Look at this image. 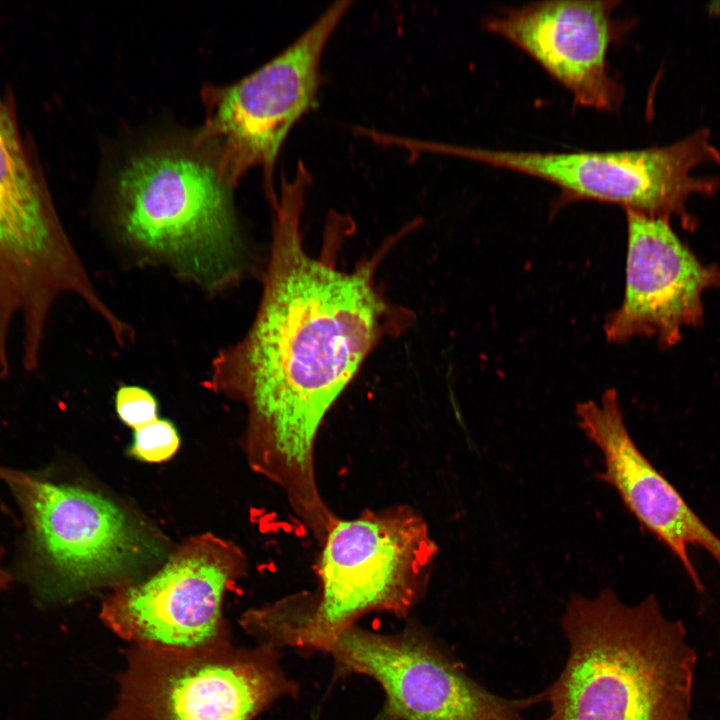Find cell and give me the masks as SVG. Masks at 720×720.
<instances>
[{
	"mask_svg": "<svg viewBox=\"0 0 720 720\" xmlns=\"http://www.w3.org/2000/svg\"><path fill=\"white\" fill-rule=\"evenodd\" d=\"M310 182L300 167L270 199V255L255 317L217 353L205 384L245 407L250 467L284 490L306 527H318L331 515L315 477L318 431L391 311L376 289V257L346 271L307 253L301 216Z\"/></svg>",
	"mask_w": 720,
	"mask_h": 720,
	"instance_id": "cell-1",
	"label": "cell"
},
{
	"mask_svg": "<svg viewBox=\"0 0 720 720\" xmlns=\"http://www.w3.org/2000/svg\"><path fill=\"white\" fill-rule=\"evenodd\" d=\"M561 628L568 656L542 692V720H692L697 654L654 595L636 605L608 588L573 595Z\"/></svg>",
	"mask_w": 720,
	"mask_h": 720,
	"instance_id": "cell-2",
	"label": "cell"
},
{
	"mask_svg": "<svg viewBox=\"0 0 720 720\" xmlns=\"http://www.w3.org/2000/svg\"><path fill=\"white\" fill-rule=\"evenodd\" d=\"M321 546L316 592L248 611L246 631L259 643L327 652L368 612L404 617L423 597L437 554L422 516L404 505L337 517Z\"/></svg>",
	"mask_w": 720,
	"mask_h": 720,
	"instance_id": "cell-3",
	"label": "cell"
},
{
	"mask_svg": "<svg viewBox=\"0 0 720 720\" xmlns=\"http://www.w3.org/2000/svg\"><path fill=\"white\" fill-rule=\"evenodd\" d=\"M230 188L192 141L149 145L116 177L114 223L144 258L206 292H221L242 278L247 264Z\"/></svg>",
	"mask_w": 720,
	"mask_h": 720,
	"instance_id": "cell-4",
	"label": "cell"
},
{
	"mask_svg": "<svg viewBox=\"0 0 720 720\" xmlns=\"http://www.w3.org/2000/svg\"><path fill=\"white\" fill-rule=\"evenodd\" d=\"M22 512L21 576L43 604L136 580L164 557L163 537L100 493L0 466Z\"/></svg>",
	"mask_w": 720,
	"mask_h": 720,
	"instance_id": "cell-5",
	"label": "cell"
},
{
	"mask_svg": "<svg viewBox=\"0 0 720 720\" xmlns=\"http://www.w3.org/2000/svg\"><path fill=\"white\" fill-rule=\"evenodd\" d=\"M102 304L60 220L48 184L0 88V336L42 338L56 302Z\"/></svg>",
	"mask_w": 720,
	"mask_h": 720,
	"instance_id": "cell-6",
	"label": "cell"
},
{
	"mask_svg": "<svg viewBox=\"0 0 720 720\" xmlns=\"http://www.w3.org/2000/svg\"><path fill=\"white\" fill-rule=\"evenodd\" d=\"M351 1L333 2L297 39L257 70L229 85H207L206 117L192 143L230 186L261 167L269 196L277 156L290 130L316 103L325 47Z\"/></svg>",
	"mask_w": 720,
	"mask_h": 720,
	"instance_id": "cell-7",
	"label": "cell"
},
{
	"mask_svg": "<svg viewBox=\"0 0 720 720\" xmlns=\"http://www.w3.org/2000/svg\"><path fill=\"white\" fill-rule=\"evenodd\" d=\"M269 644L186 650L134 645L110 720H254L298 684Z\"/></svg>",
	"mask_w": 720,
	"mask_h": 720,
	"instance_id": "cell-8",
	"label": "cell"
},
{
	"mask_svg": "<svg viewBox=\"0 0 720 720\" xmlns=\"http://www.w3.org/2000/svg\"><path fill=\"white\" fill-rule=\"evenodd\" d=\"M432 150L546 180L560 188L564 203L610 202L650 216L677 215L689 224L687 200L711 195L720 184L717 178L694 175L703 164L720 163V151L706 129L669 145L638 150L556 153L451 144H434Z\"/></svg>",
	"mask_w": 720,
	"mask_h": 720,
	"instance_id": "cell-9",
	"label": "cell"
},
{
	"mask_svg": "<svg viewBox=\"0 0 720 720\" xmlns=\"http://www.w3.org/2000/svg\"><path fill=\"white\" fill-rule=\"evenodd\" d=\"M245 568L234 543L210 533L192 536L150 576L113 588L100 617L139 646L186 650L229 641L223 601Z\"/></svg>",
	"mask_w": 720,
	"mask_h": 720,
	"instance_id": "cell-10",
	"label": "cell"
},
{
	"mask_svg": "<svg viewBox=\"0 0 720 720\" xmlns=\"http://www.w3.org/2000/svg\"><path fill=\"white\" fill-rule=\"evenodd\" d=\"M336 672L374 679L397 720H527L543 693L506 698L471 678L430 636L415 627L380 634L353 625L329 647Z\"/></svg>",
	"mask_w": 720,
	"mask_h": 720,
	"instance_id": "cell-11",
	"label": "cell"
},
{
	"mask_svg": "<svg viewBox=\"0 0 720 720\" xmlns=\"http://www.w3.org/2000/svg\"><path fill=\"white\" fill-rule=\"evenodd\" d=\"M627 262L621 305L604 331L608 341L653 337L662 348L703 321V294L720 285V270L703 264L676 235L669 218L625 210Z\"/></svg>",
	"mask_w": 720,
	"mask_h": 720,
	"instance_id": "cell-12",
	"label": "cell"
},
{
	"mask_svg": "<svg viewBox=\"0 0 720 720\" xmlns=\"http://www.w3.org/2000/svg\"><path fill=\"white\" fill-rule=\"evenodd\" d=\"M617 0H548L506 7L484 26L533 57L565 86L575 102L606 111L619 108L623 86L609 70L610 45L629 24L613 18Z\"/></svg>",
	"mask_w": 720,
	"mask_h": 720,
	"instance_id": "cell-13",
	"label": "cell"
},
{
	"mask_svg": "<svg viewBox=\"0 0 720 720\" xmlns=\"http://www.w3.org/2000/svg\"><path fill=\"white\" fill-rule=\"evenodd\" d=\"M576 415L583 433L603 455L600 479L615 488L630 512L677 557L695 588L703 591L688 548L702 547L720 565V537L637 447L625 425L617 391L606 390L598 402L578 403Z\"/></svg>",
	"mask_w": 720,
	"mask_h": 720,
	"instance_id": "cell-14",
	"label": "cell"
},
{
	"mask_svg": "<svg viewBox=\"0 0 720 720\" xmlns=\"http://www.w3.org/2000/svg\"><path fill=\"white\" fill-rule=\"evenodd\" d=\"M180 445L174 424L166 419L153 422L134 430L129 454L147 463H162L172 458Z\"/></svg>",
	"mask_w": 720,
	"mask_h": 720,
	"instance_id": "cell-15",
	"label": "cell"
},
{
	"mask_svg": "<svg viewBox=\"0 0 720 720\" xmlns=\"http://www.w3.org/2000/svg\"><path fill=\"white\" fill-rule=\"evenodd\" d=\"M115 408L120 420L133 430L158 419L156 398L140 386H121L115 394Z\"/></svg>",
	"mask_w": 720,
	"mask_h": 720,
	"instance_id": "cell-16",
	"label": "cell"
},
{
	"mask_svg": "<svg viewBox=\"0 0 720 720\" xmlns=\"http://www.w3.org/2000/svg\"><path fill=\"white\" fill-rule=\"evenodd\" d=\"M11 581L12 576L3 566L2 552L0 551V591L6 589Z\"/></svg>",
	"mask_w": 720,
	"mask_h": 720,
	"instance_id": "cell-17",
	"label": "cell"
},
{
	"mask_svg": "<svg viewBox=\"0 0 720 720\" xmlns=\"http://www.w3.org/2000/svg\"><path fill=\"white\" fill-rule=\"evenodd\" d=\"M374 720H397L385 707Z\"/></svg>",
	"mask_w": 720,
	"mask_h": 720,
	"instance_id": "cell-18",
	"label": "cell"
},
{
	"mask_svg": "<svg viewBox=\"0 0 720 720\" xmlns=\"http://www.w3.org/2000/svg\"><path fill=\"white\" fill-rule=\"evenodd\" d=\"M711 9L713 11L716 10L717 12H720V2H715V3L711 4Z\"/></svg>",
	"mask_w": 720,
	"mask_h": 720,
	"instance_id": "cell-19",
	"label": "cell"
}]
</instances>
